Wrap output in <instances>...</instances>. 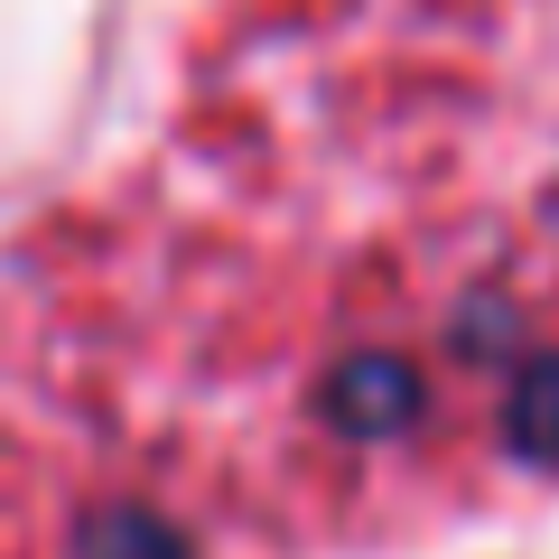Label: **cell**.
<instances>
[{
    "mask_svg": "<svg viewBox=\"0 0 559 559\" xmlns=\"http://www.w3.org/2000/svg\"><path fill=\"white\" fill-rule=\"evenodd\" d=\"M513 10L522 20H559V0H513Z\"/></svg>",
    "mask_w": 559,
    "mask_h": 559,
    "instance_id": "6da1fadb",
    "label": "cell"
}]
</instances>
